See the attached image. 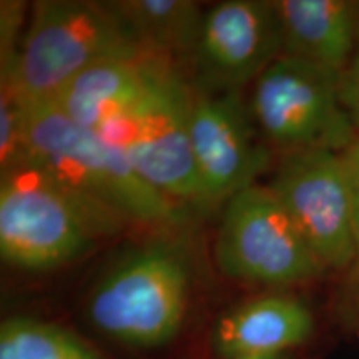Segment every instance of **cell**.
Wrapping results in <instances>:
<instances>
[{"label": "cell", "instance_id": "cell-1", "mask_svg": "<svg viewBox=\"0 0 359 359\" xmlns=\"http://www.w3.org/2000/svg\"><path fill=\"white\" fill-rule=\"evenodd\" d=\"M20 105L24 161H34L74 191L115 210L132 223L170 230L185 222V206L148 185L115 147L75 123L57 103Z\"/></svg>", "mask_w": 359, "mask_h": 359}, {"label": "cell", "instance_id": "cell-2", "mask_svg": "<svg viewBox=\"0 0 359 359\" xmlns=\"http://www.w3.org/2000/svg\"><path fill=\"white\" fill-rule=\"evenodd\" d=\"M130 223L34 161H22L2 173L0 253L15 268L45 271L62 266Z\"/></svg>", "mask_w": 359, "mask_h": 359}, {"label": "cell", "instance_id": "cell-3", "mask_svg": "<svg viewBox=\"0 0 359 359\" xmlns=\"http://www.w3.org/2000/svg\"><path fill=\"white\" fill-rule=\"evenodd\" d=\"M156 55L147 50L111 2L43 0L32 7L15 64L2 88L20 102H52L90 67L122 57Z\"/></svg>", "mask_w": 359, "mask_h": 359}, {"label": "cell", "instance_id": "cell-4", "mask_svg": "<svg viewBox=\"0 0 359 359\" xmlns=\"http://www.w3.org/2000/svg\"><path fill=\"white\" fill-rule=\"evenodd\" d=\"M190 278L187 241L155 238L98 283L90 296V320L103 334L128 346L167 344L185 320Z\"/></svg>", "mask_w": 359, "mask_h": 359}, {"label": "cell", "instance_id": "cell-5", "mask_svg": "<svg viewBox=\"0 0 359 359\" xmlns=\"http://www.w3.org/2000/svg\"><path fill=\"white\" fill-rule=\"evenodd\" d=\"M191 98L170 62L127 110L97 133L155 190L182 205H205L190 143Z\"/></svg>", "mask_w": 359, "mask_h": 359}, {"label": "cell", "instance_id": "cell-6", "mask_svg": "<svg viewBox=\"0 0 359 359\" xmlns=\"http://www.w3.org/2000/svg\"><path fill=\"white\" fill-rule=\"evenodd\" d=\"M341 74L280 55L253 82L250 114L258 132L283 155L344 151L358 138L339 95Z\"/></svg>", "mask_w": 359, "mask_h": 359}, {"label": "cell", "instance_id": "cell-7", "mask_svg": "<svg viewBox=\"0 0 359 359\" xmlns=\"http://www.w3.org/2000/svg\"><path fill=\"white\" fill-rule=\"evenodd\" d=\"M224 276L290 286L326 271L268 185H251L228 200L213 245Z\"/></svg>", "mask_w": 359, "mask_h": 359}, {"label": "cell", "instance_id": "cell-8", "mask_svg": "<svg viewBox=\"0 0 359 359\" xmlns=\"http://www.w3.org/2000/svg\"><path fill=\"white\" fill-rule=\"evenodd\" d=\"M268 188L323 266L348 271L354 258L353 196L343 151L283 155Z\"/></svg>", "mask_w": 359, "mask_h": 359}, {"label": "cell", "instance_id": "cell-9", "mask_svg": "<svg viewBox=\"0 0 359 359\" xmlns=\"http://www.w3.org/2000/svg\"><path fill=\"white\" fill-rule=\"evenodd\" d=\"M241 90L201 92L190 107V143L205 203L228 198L268 168L271 155L258 140Z\"/></svg>", "mask_w": 359, "mask_h": 359}, {"label": "cell", "instance_id": "cell-10", "mask_svg": "<svg viewBox=\"0 0 359 359\" xmlns=\"http://www.w3.org/2000/svg\"><path fill=\"white\" fill-rule=\"evenodd\" d=\"M283 55L275 2L226 0L205 11L195 58L210 92L241 90Z\"/></svg>", "mask_w": 359, "mask_h": 359}, {"label": "cell", "instance_id": "cell-11", "mask_svg": "<svg viewBox=\"0 0 359 359\" xmlns=\"http://www.w3.org/2000/svg\"><path fill=\"white\" fill-rule=\"evenodd\" d=\"M283 55L343 74L359 45V4L348 0H280Z\"/></svg>", "mask_w": 359, "mask_h": 359}, {"label": "cell", "instance_id": "cell-12", "mask_svg": "<svg viewBox=\"0 0 359 359\" xmlns=\"http://www.w3.org/2000/svg\"><path fill=\"white\" fill-rule=\"evenodd\" d=\"M313 327V314L302 299L269 293L224 314L215 330V346L223 359L286 354L304 343Z\"/></svg>", "mask_w": 359, "mask_h": 359}, {"label": "cell", "instance_id": "cell-13", "mask_svg": "<svg viewBox=\"0 0 359 359\" xmlns=\"http://www.w3.org/2000/svg\"><path fill=\"white\" fill-rule=\"evenodd\" d=\"M170 62L160 55L110 58L77 75L52 102L75 123L98 132L127 110Z\"/></svg>", "mask_w": 359, "mask_h": 359}, {"label": "cell", "instance_id": "cell-14", "mask_svg": "<svg viewBox=\"0 0 359 359\" xmlns=\"http://www.w3.org/2000/svg\"><path fill=\"white\" fill-rule=\"evenodd\" d=\"M147 50L170 58L193 53L205 12L191 0H120L111 2Z\"/></svg>", "mask_w": 359, "mask_h": 359}, {"label": "cell", "instance_id": "cell-15", "mask_svg": "<svg viewBox=\"0 0 359 359\" xmlns=\"http://www.w3.org/2000/svg\"><path fill=\"white\" fill-rule=\"evenodd\" d=\"M0 359H103L65 327L32 318H8L0 327Z\"/></svg>", "mask_w": 359, "mask_h": 359}, {"label": "cell", "instance_id": "cell-16", "mask_svg": "<svg viewBox=\"0 0 359 359\" xmlns=\"http://www.w3.org/2000/svg\"><path fill=\"white\" fill-rule=\"evenodd\" d=\"M25 160L24 111L15 93L2 88L0 95V170L7 172Z\"/></svg>", "mask_w": 359, "mask_h": 359}, {"label": "cell", "instance_id": "cell-17", "mask_svg": "<svg viewBox=\"0 0 359 359\" xmlns=\"http://www.w3.org/2000/svg\"><path fill=\"white\" fill-rule=\"evenodd\" d=\"M351 182L353 196V245L354 258L348 269L346 296L351 306L359 311V137L343 151Z\"/></svg>", "mask_w": 359, "mask_h": 359}, {"label": "cell", "instance_id": "cell-18", "mask_svg": "<svg viewBox=\"0 0 359 359\" xmlns=\"http://www.w3.org/2000/svg\"><path fill=\"white\" fill-rule=\"evenodd\" d=\"M25 4L2 2L0 8V39H2V75L15 64L20 50V25L24 20Z\"/></svg>", "mask_w": 359, "mask_h": 359}, {"label": "cell", "instance_id": "cell-19", "mask_svg": "<svg viewBox=\"0 0 359 359\" xmlns=\"http://www.w3.org/2000/svg\"><path fill=\"white\" fill-rule=\"evenodd\" d=\"M339 95L359 137V45L349 65L341 74Z\"/></svg>", "mask_w": 359, "mask_h": 359}, {"label": "cell", "instance_id": "cell-20", "mask_svg": "<svg viewBox=\"0 0 359 359\" xmlns=\"http://www.w3.org/2000/svg\"><path fill=\"white\" fill-rule=\"evenodd\" d=\"M235 359H286L285 354H275V356H248V358H235Z\"/></svg>", "mask_w": 359, "mask_h": 359}]
</instances>
